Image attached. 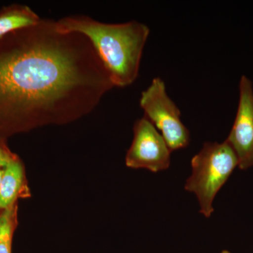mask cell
<instances>
[{
  "mask_svg": "<svg viewBox=\"0 0 253 253\" xmlns=\"http://www.w3.org/2000/svg\"><path fill=\"white\" fill-rule=\"evenodd\" d=\"M113 87L84 35L41 18L0 40V139L83 117Z\"/></svg>",
  "mask_w": 253,
  "mask_h": 253,
  "instance_id": "cell-1",
  "label": "cell"
},
{
  "mask_svg": "<svg viewBox=\"0 0 253 253\" xmlns=\"http://www.w3.org/2000/svg\"><path fill=\"white\" fill-rule=\"evenodd\" d=\"M56 23L59 31L81 33L90 41L114 86L126 87L136 81L150 34L146 25L137 21L106 23L84 15L66 16Z\"/></svg>",
  "mask_w": 253,
  "mask_h": 253,
  "instance_id": "cell-2",
  "label": "cell"
},
{
  "mask_svg": "<svg viewBox=\"0 0 253 253\" xmlns=\"http://www.w3.org/2000/svg\"><path fill=\"white\" fill-rule=\"evenodd\" d=\"M191 165V174L186 181L185 189L196 195L200 212L206 218L211 217L215 196L239 167L237 157L226 141L206 142L193 157Z\"/></svg>",
  "mask_w": 253,
  "mask_h": 253,
  "instance_id": "cell-3",
  "label": "cell"
},
{
  "mask_svg": "<svg viewBox=\"0 0 253 253\" xmlns=\"http://www.w3.org/2000/svg\"><path fill=\"white\" fill-rule=\"evenodd\" d=\"M139 104L144 117L159 130L171 151L189 146V129L181 121L180 110L168 96L166 83L161 78H154L142 91Z\"/></svg>",
  "mask_w": 253,
  "mask_h": 253,
  "instance_id": "cell-4",
  "label": "cell"
},
{
  "mask_svg": "<svg viewBox=\"0 0 253 253\" xmlns=\"http://www.w3.org/2000/svg\"><path fill=\"white\" fill-rule=\"evenodd\" d=\"M133 131L132 142L126 154V166L153 172L168 169L172 151L154 125L144 116L134 123Z\"/></svg>",
  "mask_w": 253,
  "mask_h": 253,
  "instance_id": "cell-5",
  "label": "cell"
},
{
  "mask_svg": "<svg viewBox=\"0 0 253 253\" xmlns=\"http://www.w3.org/2000/svg\"><path fill=\"white\" fill-rule=\"evenodd\" d=\"M239 101L235 121L226 139L237 157L239 169L253 167V87L243 76L239 84Z\"/></svg>",
  "mask_w": 253,
  "mask_h": 253,
  "instance_id": "cell-6",
  "label": "cell"
},
{
  "mask_svg": "<svg viewBox=\"0 0 253 253\" xmlns=\"http://www.w3.org/2000/svg\"><path fill=\"white\" fill-rule=\"evenodd\" d=\"M28 191L24 168L16 156L6 166L0 183V209L12 207L18 198L27 196Z\"/></svg>",
  "mask_w": 253,
  "mask_h": 253,
  "instance_id": "cell-7",
  "label": "cell"
},
{
  "mask_svg": "<svg viewBox=\"0 0 253 253\" xmlns=\"http://www.w3.org/2000/svg\"><path fill=\"white\" fill-rule=\"evenodd\" d=\"M41 18L26 5L13 4L0 9V40L13 32L38 24Z\"/></svg>",
  "mask_w": 253,
  "mask_h": 253,
  "instance_id": "cell-8",
  "label": "cell"
},
{
  "mask_svg": "<svg viewBox=\"0 0 253 253\" xmlns=\"http://www.w3.org/2000/svg\"><path fill=\"white\" fill-rule=\"evenodd\" d=\"M17 204L0 214V253H11L13 235L17 225Z\"/></svg>",
  "mask_w": 253,
  "mask_h": 253,
  "instance_id": "cell-9",
  "label": "cell"
},
{
  "mask_svg": "<svg viewBox=\"0 0 253 253\" xmlns=\"http://www.w3.org/2000/svg\"><path fill=\"white\" fill-rule=\"evenodd\" d=\"M16 155L11 154L6 157L0 158V183H1V179H2L3 174H4V169L8 163L12 158H14Z\"/></svg>",
  "mask_w": 253,
  "mask_h": 253,
  "instance_id": "cell-10",
  "label": "cell"
},
{
  "mask_svg": "<svg viewBox=\"0 0 253 253\" xmlns=\"http://www.w3.org/2000/svg\"><path fill=\"white\" fill-rule=\"evenodd\" d=\"M12 154L11 151L8 149L5 144L4 140L0 139V158L6 157Z\"/></svg>",
  "mask_w": 253,
  "mask_h": 253,
  "instance_id": "cell-11",
  "label": "cell"
},
{
  "mask_svg": "<svg viewBox=\"0 0 253 253\" xmlns=\"http://www.w3.org/2000/svg\"><path fill=\"white\" fill-rule=\"evenodd\" d=\"M221 253H231L228 251H223L222 252H221Z\"/></svg>",
  "mask_w": 253,
  "mask_h": 253,
  "instance_id": "cell-12",
  "label": "cell"
}]
</instances>
